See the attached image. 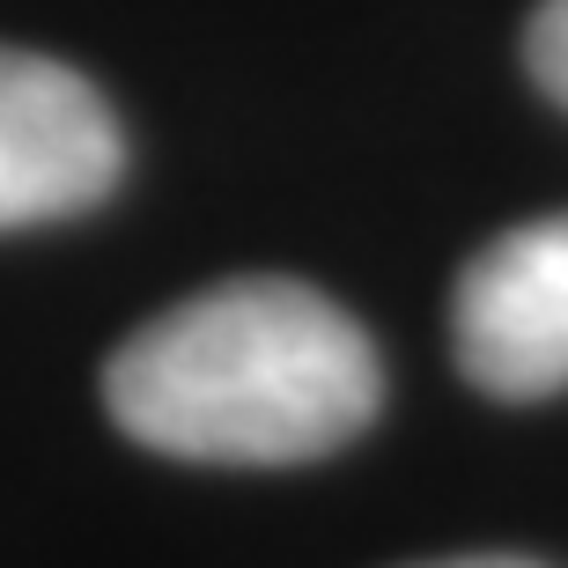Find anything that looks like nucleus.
<instances>
[{
	"label": "nucleus",
	"mask_w": 568,
	"mask_h": 568,
	"mask_svg": "<svg viewBox=\"0 0 568 568\" xmlns=\"http://www.w3.org/2000/svg\"><path fill=\"white\" fill-rule=\"evenodd\" d=\"M377 347L333 295L244 274L148 317L104 362V406L133 443L192 465H303L377 422Z\"/></svg>",
	"instance_id": "nucleus-1"
},
{
	"label": "nucleus",
	"mask_w": 568,
	"mask_h": 568,
	"mask_svg": "<svg viewBox=\"0 0 568 568\" xmlns=\"http://www.w3.org/2000/svg\"><path fill=\"white\" fill-rule=\"evenodd\" d=\"M126 170V133L74 67L0 44V230L89 214Z\"/></svg>",
	"instance_id": "nucleus-2"
},
{
	"label": "nucleus",
	"mask_w": 568,
	"mask_h": 568,
	"mask_svg": "<svg viewBox=\"0 0 568 568\" xmlns=\"http://www.w3.org/2000/svg\"><path fill=\"white\" fill-rule=\"evenodd\" d=\"M458 369L487 399L568 392V214L495 236L450 295Z\"/></svg>",
	"instance_id": "nucleus-3"
},
{
	"label": "nucleus",
	"mask_w": 568,
	"mask_h": 568,
	"mask_svg": "<svg viewBox=\"0 0 568 568\" xmlns=\"http://www.w3.org/2000/svg\"><path fill=\"white\" fill-rule=\"evenodd\" d=\"M525 67H531V82L568 111V0H539V16L525 30Z\"/></svg>",
	"instance_id": "nucleus-4"
},
{
	"label": "nucleus",
	"mask_w": 568,
	"mask_h": 568,
	"mask_svg": "<svg viewBox=\"0 0 568 568\" xmlns=\"http://www.w3.org/2000/svg\"><path fill=\"white\" fill-rule=\"evenodd\" d=\"M422 568H539L525 554H458V561H422Z\"/></svg>",
	"instance_id": "nucleus-5"
}]
</instances>
